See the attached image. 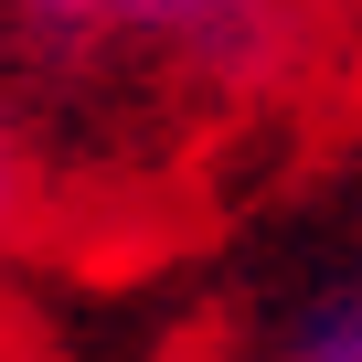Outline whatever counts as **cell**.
Wrapping results in <instances>:
<instances>
[{
    "label": "cell",
    "instance_id": "1",
    "mask_svg": "<svg viewBox=\"0 0 362 362\" xmlns=\"http://www.w3.org/2000/svg\"><path fill=\"white\" fill-rule=\"evenodd\" d=\"M351 0H0V96L22 107L54 235L170 224L341 96Z\"/></svg>",
    "mask_w": 362,
    "mask_h": 362
},
{
    "label": "cell",
    "instance_id": "2",
    "mask_svg": "<svg viewBox=\"0 0 362 362\" xmlns=\"http://www.w3.org/2000/svg\"><path fill=\"white\" fill-rule=\"evenodd\" d=\"M245 362H362V214L320 224L245 309Z\"/></svg>",
    "mask_w": 362,
    "mask_h": 362
},
{
    "label": "cell",
    "instance_id": "3",
    "mask_svg": "<svg viewBox=\"0 0 362 362\" xmlns=\"http://www.w3.org/2000/svg\"><path fill=\"white\" fill-rule=\"evenodd\" d=\"M33 235H54V181H43V149H33L22 107L0 96V277L33 256Z\"/></svg>",
    "mask_w": 362,
    "mask_h": 362
},
{
    "label": "cell",
    "instance_id": "4",
    "mask_svg": "<svg viewBox=\"0 0 362 362\" xmlns=\"http://www.w3.org/2000/svg\"><path fill=\"white\" fill-rule=\"evenodd\" d=\"M0 362H64V351H54V341H43V330H22V320H11V309H0Z\"/></svg>",
    "mask_w": 362,
    "mask_h": 362
},
{
    "label": "cell",
    "instance_id": "5",
    "mask_svg": "<svg viewBox=\"0 0 362 362\" xmlns=\"http://www.w3.org/2000/svg\"><path fill=\"white\" fill-rule=\"evenodd\" d=\"M351 22H362V0H351Z\"/></svg>",
    "mask_w": 362,
    "mask_h": 362
}]
</instances>
